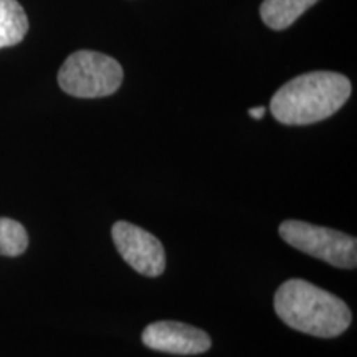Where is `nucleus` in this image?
<instances>
[{"label": "nucleus", "instance_id": "1", "mask_svg": "<svg viewBox=\"0 0 357 357\" xmlns=\"http://www.w3.org/2000/svg\"><path fill=\"white\" fill-rule=\"evenodd\" d=\"M351 82L334 71H311L284 83L271 98V114L288 126H306L329 118L344 106Z\"/></svg>", "mask_w": 357, "mask_h": 357}, {"label": "nucleus", "instance_id": "2", "mask_svg": "<svg viewBox=\"0 0 357 357\" xmlns=\"http://www.w3.org/2000/svg\"><path fill=\"white\" fill-rule=\"evenodd\" d=\"M273 303L284 324L316 337H336L352 321L351 310L341 298L300 278L284 281Z\"/></svg>", "mask_w": 357, "mask_h": 357}, {"label": "nucleus", "instance_id": "3", "mask_svg": "<svg viewBox=\"0 0 357 357\" xmlns=\"http://www.w3.org/2000/svg\"><path fill=\"white\" fill-rule=\"evenodd\" d=\"M123 68L105 53L79 50L71 53L58 71V84L75 98H105L118 91Z\"/></svg>", "mask_w": 357, "mask_h": 357}, {"label": "nucleus", "instance_id": "4", "mask_svg": "<svg viewBox=\"0 0 357 357\" xmlns=\"http://www.w3.org/2000/svg\"><path fill=\"white\" fill-rule=\"evenodd\" d=\"M280 235L293 248L336 268L352 270L357 265V240L342 231L300 220H287L280 225Z\"/></svg>", "mask_w": 357, "mask_h": 357}, {"label": "nucleus", "instance_id": "5", "mask_svg": "<svg viewBox=\"0 0 357 357\" xmlns=\"http://www.w3.org/2000/svg\"><path fill=\"white\" fill-rule=\"evenodd\" d=\"M113 242L119 255L137 273L151 276L162 275L166 270V252L162 243L149 231L129 222H116L111 229Z\"/></svg>", "mask_w": 357, "mask_h": 357}, {"label": "nucleus", "instance_id": "6", "mask_svg": "<svg viewBox=\"0 0 357 357\" xmlns=\"http://www.w3.org/2000/svg\"><path fill=\"white\" fill-rule=\"evenodd\" d=\"M142 342L153 351L178 356L202 354L212 346L207 333L177 321H158L149 324L142 331Z\"/></svg>", "mask_w": 357, "mask_h": 357}, {"label": "nucleus", "instance_id": "7", "mask_svg": "<svg viewBox=\"0 0 357 357\" xmlns=\"http://www.w3.org/2000/svg\"><path fill=\"white\" fill-rule=\"evenodd\" d=\"M316 2L318 0H263L260 7L261 19L270 29L284 30Z\"/></svg>", "mask_w": 357, "mask_h": 357}, {"label": "nucleus", "instance_id": "8", "mask_svg": "<svg viewBox=\"0 0 357 357\" xmlns=\"http://www.w3.org/2000/svg\"><path fill=\"white\" fill-rule=\"evenodd\" d=\"M29 32V19L17 0H0V48L20 43Z\"/></svg>", "mask_w": 357, "mask_h": 357}, {"label": "nucleus", "instance_id": "9", "mask_svg": "<svg viewBox=\"0 0 357 357\" xmlns=\"http://www.w3.org/2000/svg\"><path fill=\"white\" fill-rule=\"evenodd\" d=\"M29 247V235L24 225L12 218L0 217V255L19 257Z\"/></svg>", "mask_w": 357, "mask_h": 357}, {"label": "nucleus", "instance_id": "10", "mask_svg": "<svg viewBox=\"0 0 357 357\" xmlns=\"http://www.w3.org/2000/svg\"><path fill=\"white\" fill-rule=\"evenodd\" d=\"M265 113H266V109L263 108V106H258V108H250L248 109V114L252 116V118H255V119H261L263 116H265Z\"/></svg>", "mask_w": 357, "mask_h": 357}]
</instances>
